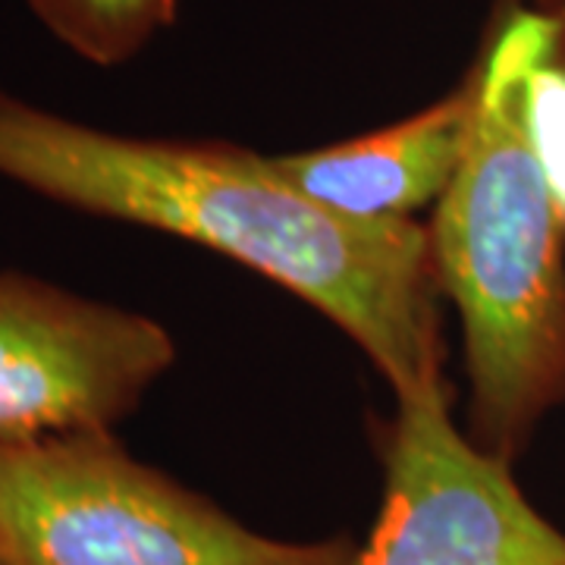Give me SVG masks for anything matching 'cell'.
Segmentation results:
<instances>
[{
  "instance_id": "cell-1",
  "label": "cell",
  "mask_w": 565,
  "mask_h": 565,
  "mask_svg": "<svg viewBox=\"0 0 565 565\" xmlns=\"http://www.w3.org/2000/svg\"><path fill=\"white\" fill-rule=\"evenodd\" d=\"M0 177L95 217L192 239L280 282L337 323L396 396L444 381V292L427 226L337 214L243 145L117 136L3 88Z\"/></svg>"
},
{
  "instance_id": "cell-2",
  "label": "cell",
  "mask_w": 565,
  "mask_h": 565,
  "mask_svg": "<svg viewBox=\"0 0 565 565\" xmlns=\"http://www.w3.org/2000/svg\"><path fill=\"white\" fill-rule=\"evenodd\" d=\"M525 29L527 3H512L468 73V141L427 226L440 292L462 318L465 434L505 462L565 403V221L522 117Z\"/></svg>"
},
{
  "instance_id": "cell-3",
  "label": "cell",
  "mask_w": 565,
  "mask_h": 565,
  "mask_svg": "<svg viewBox=\"0 0 565 565\" xmlns=\"http://www.w3.org/2000/svg\"><path fill=\"white\" fill-rule=\"evenodd\" d=\"M345 537L277 541L132 459L110 430L0 444L10 565H352Z\"/></svg>"
},
{
  "instance_id": "cell-4",
  "label": "cell",
  "mask_w": 565,
  "mask_h": 565,
  "mask_svg": "<svg viewBox=\"0 0 565 565\" xmlns=\"http://www.w3.org/2000/svg\"><path fill=\"white\" fill-rule=\"evenodd\" d=\"M384 500L352 565H565V534L512 468L452 424L449 390L396 396L384 430Z\"/></svg>"
},
{
  "instance_id": "cell-5",
  "label": "cell",
  "mask_w": 565,
  "mask_h": 565,
  "mask_svg": "<svg viewBox=\"0 0 565 565\" xmlns=\"http://www.w3.org/2000/svg\"><path fill=\"white\" fill-rule=\"evenodd\" d=\"M177 359L161 323L0 274V444L110 430Z\"/></svg>"
},
{
  "instance_id": "cell-6",
  "label": "cell",
  "mask_w": 565,
  "mask_h": 565,
  "mask_svg": "<svg viewBox=\"0 0 565 565\" xmlns=\"http://www.w3.org/2000/svg\"><path fill=\"white\" fill-rule=\"evenodd\" d=\"M475 107L465 82L444 102L359 139L315 151L267 154L282 182L305 199L359 221H408L437 204L459 170Z\"/></svg>"
},
{
  "instance_id": "cell-7",
  "label": "cell",
  "mask_w": 565,
  "mask_h": 565,
  "mask_svg": "<svg viewBox=\"0 0 565 565\" xmlns=\"http://www.w3.org/2000/svg\"><path fill=\"white\" fill-rule=\"evenodd\" d=\"M522 117L565 221V10L527 3Z\"/></svg>"
},
{
  "instance_id": "cell-8",
  "label": "cell",
  "mask_w": 565,
  "mask_h": 565,
  "mask_svg": "<svg viewBox=\"0 0 565 565\" xmlns=\"http://www.w3.org/2000/svg\"><path fill=\"white\" fill-rule=\"evenodd\" d=\"M35 20L95 66H117L170 29L180 0H25Z\"/></svg>"
},
{
  "instance_id": "cell-9",
  "label": "cell",
  "mask_w": 565,
  "mask_h": 565,
  "mask_svg": "<svg viewBox=\"0 0 565 565\" xmlns=\"http://www.w3.org/2000/svg\"><path fill=\"white\" fill-rule=\"evenodd\" d=\"M541 7H553V10H559V7H565V0H537Z\"/></svg>"
},
{
  "instance_id": "cell-10",
  "label": "cell",
  "mask_w": 565,
  "mask_h": 565,
  "mask_svg": "<svg viewBox=\"0 0 565 565\" xmlns=\"http://www.w3.org/2000/svg\"><path fill=\"white\" fill-rule=\"evenodd\" d=\"M0 565H10V563H7V559H3V556H0Z\"/></svg>"
},
{
  "instance_id": "cell-11",
  "label": "cell",
  "mask_w": 565,
  "mask_h": 565,
  "mask_svg": "<svg viewBox=\"0 0 565 565\" xmlns=\"http://www.w3.org/2000/svg\"><path fill=\"white\" fill-rule=\"evenodd\" d=\"M559 10H565V7H559Z\"/></svg>"
}]
</instances>
